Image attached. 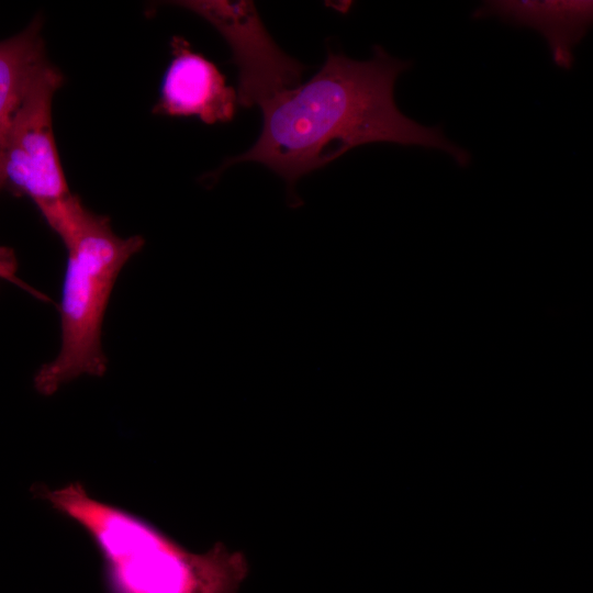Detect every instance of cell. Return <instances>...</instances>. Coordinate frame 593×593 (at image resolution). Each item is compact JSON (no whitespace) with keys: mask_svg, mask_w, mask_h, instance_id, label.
<instances>
[{"mask_svg":"<svg viewBox=\"0 0 593 593\" xmlns=\"http://www.w3.org/2000/svg\"><path fill=\"white\" fill-rule=\"evenodd\" d=\"M411 66V60L395 58L378 45L368 60L328 49L314 76L259 107L258 138L243 154L227 158L219 172L239 163L260 164L284 180L298 206L294 188L303 176L370 143L436 148L467 167L470 154L440 127L422 125L396 107L395 81Z\"/></svg>","mask_w":593,"mask_h":593,"instance_id":"1","label":"cell"},{"mask_svg":"<svg viewBox=\"0 0 593 593\" xmlns=\"http://www.w3.org/2000/svg\"><path fill=\"white\" fill-rule=\"evenodd\" d=\"M32 492L90 536L111 593H237L248 574L242 552L221 542L191 552L144 518L94 499L79 482L35 484Z\"/></svg>","mask_w":593,"mask_h":593,"instance_id":"2","label":"cell"},{"mask_svg":"<svg viewBox=\"0 0 593 593\" xmlns=\"http://www.w3.org/2000/svg\"><path fill=\"white\" fill-rule=\"evenodd\" d=\"M48 226L64 243L67 261L59 304L60 348L34 377L43 395L81 376L105 373L102 325L109 300L123 267L145 244L139 235L118 236L108 216L91 212L77 197Z\"/></svg>","mask_w":593,"mask_h":593,"instance_id":"3","label":"cell"},{"mask_svg":"<svg viewBox=\"0 0 593 593\" xmlns=\"http://www.w3.org/2000/svg\"><path fill=\"white\" fill-rule=\"evenodd\" d=\"M61 83V74L48 61L12 121L3 154L4 186L30 198L45 221L75 197L63 172L52 125L53 97Z\"/></svg>","mask_w":593,"mask_h":593,"instance_id":"4","label":"cell"},{"mask_svg":"<svg viewBox=\"0 0 593 593\" xmlns=\"http://www.w3.org/2000/svg\"><path fill=\"white\" fill-rule=\"evenodd\" d=\"M172 3L204 19L228 44L238 71L236 92L242 107H260L301 83L306 67L276 44L253 1L188 0Z\"/></svg>","mask_w":593,"mask_h":593,"instance_id":"5","label":"cell"},{"mask_svg":"<svg viewBox=\"0 0 593 593\" xmlns=\"http://www.w3.org/2000/svg\"><path fill=\"white\" fill-rule=\"evenodd\" d=\"M170 47L172 58L164 74L154 113L194 116L205 124L232 121L238 104L237 92L219 67L181 36H174Z\"/></svg>","mask_w":593,"mask_h":593,"instance_id":"6","label":"cell"},{"mask_svg":"<svg viewBox=\"0 0 593 593\" xmlns=\"http://www.w3.org/2000/svg\"><path fill=\"white\" fill-rule=\"evenodd\" d=\"M499 16L516 26L536 30L547 42L553 64L573 65V49L592 23V1H484L473 18Z\"/></svg>","mask_w":593,"mask_h":593,"instance_id":"7","label":"cell"},{"mask_svg":"<svg viewBox=\"0 0 593 593\" xmlns=\"http://www.w3.org/2000/svg\"><path fill=\"white\" fill-rule=\"evenodd\" d=\"M47 63L38 19L19 34L0 41V190L4 187L2 164L10 126L33 81Z\"/></svg>","mask_w":593,"mask_h":593,"instance_id":"8","label":"cell"},{"mask_svg":"<svg viewBox=\"0 0 593 593\" xmlns=\"http://www.w3.org/2000/svg\"><path fill=\"white\" fill-rule=\"evenodd\" d=\"M16 272V264L15 258L13 256V253L11 250H8L5 248H0V279H4L7 281H10L12 283L18 284L19 287L23 288L24 290L32 292L40 299H46L45 296L41 295L36 290L33 288H30L29 286L24 284L15 275Z\"/></svg>","mask_w":593,"mask_h":593,"instance_id":"9","label":"cell"}]
</instances>
